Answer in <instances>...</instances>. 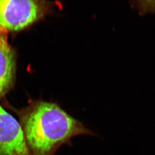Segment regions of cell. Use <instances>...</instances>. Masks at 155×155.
Here are the masks:
<instances>
[{"mask_svg": "<svg viewBox=\"0 0 155 155\" xmlns=\"http://www.w3.org/2000/svg\"><path fill=\"white\" fill-rule=\"evenodd\" d=\"M17 114L26 143L32 155H55L64 144L80 135H94L82 122L58 104L32 100L20 109L11 107Z\"/></svg>", "mask_w": 155, "mask_h": 155, "instance_id": "obj_1", "label": "cell"}, {"mask_svg": "<svg viewBox=\"0 0 155 155\" xmlns=\"http://www.w3.org/2000/svg\"><path fill=\"white\" fill-rule=\"evenodd\" d=\"M130 5L140 16L155 13V0H131Z\"/></svg>", "mask_w": 155, "mask_h": 155, "instance_id": "obj_5", "label": "cell"}, {"mask_svg": "<svg viewBox=\"0 0 155 155\" xmlns=\"http://www.w3.org/2000/svg\"><path fill=\"white\" fill-rule=\"evenodd\" d=\"M0 155H32L20 122L1 105Z\"/></svg>", "mask_w": 155, "mask_h": 155, "instance_id": "obj_3", "label": "cell"}, {"mask_svg": "<svg viewBox=\"0 0 155 155\" xmlns=\"http://www.w3.org/2000/svg\"><path fill=\"white\" fill-rule=\"evenodd\" d=\"M48 0H0V27L8 33L28 29L54 12Z\"/></svg>", "mask_w": 155, "mask_h": 155, "instance_id": "obj_2", "label": "cell"}, {"mask_svg": "<svg viewBox=\"0 0 155 155\" xmlns=\"http://www.w3.org/2000/svg\"><path fill=\"white\" fill-rule=\"evenodd\" d=\"M8 33L0 27V101L13 89L16 78V52L9 43Z\"/></svg>", "mask_w": 155, "mask_h": 155, "instance_id": "obj_4", "label": "cell"}]
</instances>
